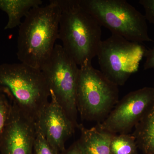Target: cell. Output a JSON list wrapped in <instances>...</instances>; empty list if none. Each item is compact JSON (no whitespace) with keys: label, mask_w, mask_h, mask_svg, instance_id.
I'll return each mask as SVG.
<instances>
[{"label":"cell","mask_w":154,"mask_h":154,"mask_svg":"<svg viewBox=\"0 0 154 154\" xmlns=\"http://www.w3.org/2000/svg\"><path fill=\"white\" fill-rule=\"evenodd\" d=\"M33 154H57L48 142L36 123Z\"/></svg>","instance_id":"cell-16"},{"label":"cell","mask_w":154,"mask_h":154,"mask_svg":"<svg viewBox=\"0 0 154 154\" xmlns=\"http://www.w3.org/2000/svg\"><path fill=\"white\" fill-rule=\"evenodd\" d=\"M154 105L153 87H145L128 93L119 101L97 126L113 134H128Z\"/></svg>","instance_id":"cell-8"},{"label":"cell","mask_w":154,"mask_h":154,"mask_svg":"<svg viewBox=\"0 0 154 154\" xmlns=\"http://www.w3.org/2000/svg\"><path fill=\"white\" fill-rule=\"evenodd\" d=\"M14 101L8 89L0 86V138L11 115Z\"/></svg>","instance_id":"cell-15"},{"label":"cell","mask_w":154,"mask_h":154,"mask_svg":"<svg viewBox=\"0 0 154 154\" xmlns=\"http://www.w3.org/2000/svg\"><path fill=\"white\" fill-rule=\"evenodd\" d=\"M153 88H154V87H153Z\"/></svg>","instance_id":"cell-20"},{"label":"cell","mask_w":154,"mask_h":154,"mask_svg":"<svg viewBox=\"0 0 154 154\" xmlns=\"http://www.w3.org/2000/svg\"><path fill=\"white\" fill-rule=\"evenodd\" d=\"M81 6L112 34L141 43L151 42L144 15L125 0H79Z\"/></svg>","instance_id":"cell-4"},{"label":"cell","mask_w":154,"mask_h":154,"mask_svg":"<svg viewBox=\"0 0 154 154\" xmlns=\"http://www.w3.org/2000/svg\"><path fill=\"white\" fill-rule=\"evenodd\" d=\"M145 57L146 60L143 65L144 70L154 69V45L151 49L146 50Z\"/></svg>","instance_id":"cell-18"},{"label":"cell","mask_w":154,"mask_h":154,"mask_svg":"<svg viewBox=\"0 0 154 154\" xmlns=\"http://www.w3.org/2000/svg\"><path fill=\"white\" fill-rule=\"evenodd\" d=\"M61 10L58 39L79 66L92 63L102 42V26L79 0H56Z\"/></svg>","instance_id":"cell-2"},{"label":"cell","mask_w":154,"mask_h":154,"mask_svg":"<svg viewBox=\"0 0 154 154\" xmlns=\"http://www.w3.org/2000/svg\"><path fill=\"white\" fill-rule=\"evenodd\" d=\"M112 154H138V147L132 134H114L110 144Z\"/></svg>","instance_id":"cell-14"},{"label":"cell","mask_w":154,"mask_h":154,"mask_svg":"<svg viewBox=\"0 0 154 154\" xmlns=\"http://www.w3.org/2000/svg\"><path fill=\"white\" fill-rule=\"evenodd\" d=\"M61 154H82L77 141Z\"/></svg>","instance_id":"cell-19"},{"label":"cell","mask_w":154,"mask_h":154,"mask_svg":"<svg viewBox=\"0 0 154 154\" xmlns=\"http://www.w3.org/2000/svg\"><path fill=\"white\" fill-rule=\"evenodd\" d=\"M42 4L41 0H0V10L5 12L8 18L5 30L19 27L22 18L30 10Z\"/></svg>","instance_id":"cell-12"},{"label":"cell","mask_w":154,"mask_h":154,"mask_svg":"<svg viewBox=\"0 0 154 154\" xmlns=\"http://www.w3.org/2000/svg\"><path fill=\"white\" fill-rule=\"evenodd\" d=\"M61 10L56 0L30 10L19 25L17 57L21 63L41 69L58 39Z\"/></svg>","instance_id":"cell-1"},{"label":"cell","mask_w":154,"mask_h":154,"mask_svg":"<svg viewBox=\"0 0 154 154\" xmlns=\"http://www.w3.org/2000/svg\"><path fill=\"white\" fill-rule=\"evenodd\" d=\"M0 86L8 88L20 109L37 122L50 97L41 69L22 63L1 64Z\"/></svg>","instance_id":"cell-3"},{"label":"cell","mask_w":154,"mask_h":154,"mask_svg":"<svg viewBox=\"0 0 154 154\" xmlns=\"http://www.w3.org/2000/svg\"><path fill=\"white\" fill-rule=\"evenodd\" d=\"M146 51L140 43L112 34L102 40L98 50L100 71L117 86L123 85L137 71Z\"/></svg>","instance_id":"cell-7"},{"label":"cell","mask_w":154,"mask_h":154,"mask_svg":"<svg viewBox=\"0 0 154 154\" xmlns=\"http://www.w3.org/2000/svg\"><path fill=\"white\" fill-rule=\"evenodd\" d=\"M36 122L20 109L15 100L0 138V154H33Z\"/></svg>","instance_id":"cell-9"},{"label":"cell","mask_w":154,"mask_h":154,"mask_svg":"<svg viewBox=\"0 0 154 154\" xmlns=\"http://www.w3.org/2000/svg\"><path fill=\"white\" fill-rule=\"evenodd\" d=\"M78 128L81 136L77 142L82 154H112L110 144L114 134L97 126L87 128L79 124Z\"/></svg>","instance_id":"cell-11"},{"label":"cell","mask_w":154,"mask_h":154,"mask_svg":"<svg viewBox=\"0 0 154 154\" xmlns=\"http://www.w3.org/2000/svg\"><path fill=\"white\" fill-rule=\"evenodd\" d=\"M78 66L62 45L56 44L49 60L41 69L50 92L77 128L79 125L77 122Z\"/></svg>","instance_id":"cell-6"},{"label":"cell","mask_w":154,"mask_h":154,"mask_svg":"<svg viewBox=\"0 0 154 154\" xmlns=\"http://www.w3.org/2000/svg\"><path fill=\"white\" fill-rule=\"evenodd\" d=\"M77 108L82 120L101 122L119 101L118 86L110 81L92 63L79 66Z\"/></svg>","instance_id":"cell-5"},{"label":"cell","mask_w":154,"mask_h":154,"mask_svg":"<svg viewBox=\"0 0 154 154\" xmlns=\"http://www.w3.org/2000/svg\"><path fill=\"white\" fill-rule=\"evenodd\" d=\"M50 97L36 123L50 145L57 153L61 154L66 149V142L75 132L76 127L51 93Z\"/></svg>","instance_id":"cell-10"},{"label":"cell","mask_w":154,"mask_h":154,"mask_svg":"<svg viewBox=\"0 0 154 154\" xmlns=\"http://www.w3.org/2000/svg\"><path fill=\"white\" fill-rule=\"evenodd\" d=\"M132 135L144 154H154V105L138 122Z\"/></svg>","instance_id":"cell-13"},{"label":"cell","mask_w":154,"mask_h":154,"mask_svg":"<svg viewBox=\"0 0 154 154\" xmlns=\"http://www.w3.org/2000/svg\"><path fill=\"white\" fill-rule=\"evenodd\" d=\"M139 3L144 10L146 20L154 25V0H140Z\"/></svg>","instance_id":"cell-17"}]
</instances>
